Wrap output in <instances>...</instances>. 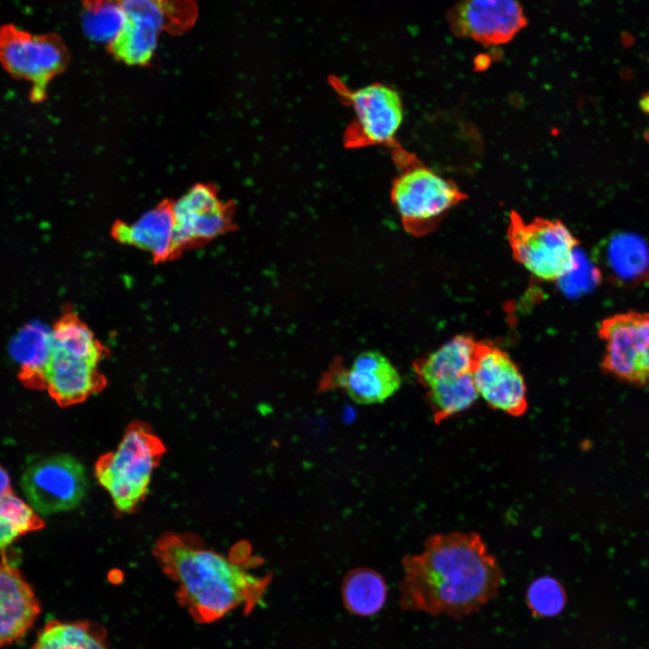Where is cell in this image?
I'll list each match as a JSON object with an SVG mask.
<instances>
[{"instance_id": "cell-1", "label": "cell", "mask_w": 649, "mask_h": 649, "mask_svg": "<svg viewBox=\"0 0 649 649\" xmlns=\"http://www.w3.org/2000/svg\"><path fill=\"white\" fill-rule=\"evenodd\" d=\"M400 606L405 610L462 618L494 599L502 570L476 533L431 535L417 554L405 556Z\"/></svg>"}, {"instance_id": "cell-2", "label": "cell", "mask_w": 649, "mask_h": 649, "mask_svg": "<svg viewBox=\"0 0 649 649\" xmlns=\"http://www.w3.org/2000/svg\"><path fill=\"white\" fill-rule=\"evenodd\" d=\"M238 547L225 556L206 548L190 535L167 533L156 542L153 554L168 578L177 584L176 597L200 624H210L241 608L251 614L262 600L269 574L254 568L261 562Z\"/></svg>"}, {"instance_id": "cell-3", "label": "cell", "mask_w": 649, "mask_h": 649, "mask_svg": "<svg viewBox=\"0 0 649 649\" xmlns=\"http://www.w3.org/2000/svg\"><path fill=\"white\" fill-rule=\"evenodd\" d=\"M85 34L128 66L151 64L163 33L181 35L198 18L197 0H80Z\"/></svg>"}, {"instance_id": "cell-4", "label": "cell", "mask_w": 649, "mask_h": 649, "mask_svg": "<svg viewBox=\"0 0 649 649\" xmlns=\"http://www.w3.org/2000/svg\"><path fill=\"white\" fill-rule=\"evenodd\" d=\"M51 343L43 372V390L60 407L79 404L103 390L106 378L99 363L109 353L72 309L50 327Z\"/></svg>"}, {"instance_id": "cell-5", "label": "cell", "mask_w": 649, "mask_h": 649, "mask_svg": "<svg viewBox=\"0 0 649 649\" xmlns=\"http://www.w3.org/2000/svg\"><path fill=\"white\" fill-rule=\"evenodd\" d=\"M389 151L397 168L391 182V202L407 233L426 235L468 196L455 182L434 172L399 142Z\"/></svg>"}, {"instance_id": "cell-6", "label": "cell", "mask_w": 649, "mask_h": 649, "mask_svg": "<svg viewBox=\"0 0 649 649\" xmlns=\"http://www.w3.org/2000/svg\"><path fill=\"white\" fill-rule=\"evenodd\" d=\"M165 452L162 441L150 426L135 421L127 426L116 449L98 458L96 478L118 512L133 513L144 500Z\"/></svg>"}, {"instance_id": "cell-7", "label": "cell", "mask_w": 649, "mask_h": 649, "mask_svg": "<svg viewBox=\"0 0 649 649\" xmlns=\"http://www.w3.org/2000/svg\"><path fill=\"white\" fill-rule=\"evenodd\" d=\"M507 238L513 259L538 279L558 281L578 268L580 242L558 219L535 217L526 221L513 210Z\"/></svg>"}, {"instance_id": "cell-8", "label": "cell", "mask_w": 649, "mask_h": 649, "mask_svg": "<svg viewBox=\"0 0 649 649\" xmlns=\"http://www.w3.org/2000/svg\"><path fill=\"white\" fill-rule=\"evenodd\" d=\"M69 60L57 33H32L13 23L0 26V65L12 78L30 84L29 97L35 104L47 98L49 85Z\"/></svg>"}, {"instance_id": "cell-9", "label": "cell", "mask_w": 649, "mask_h": 649, "mask_svg": "<svg viewBox=\"0 0 649 649\" xmlns=\"http://www.w3.org/2000/svg\"><path fill=\"white\" fill-rule=\"evenodd\" d=\"M329 83L341 102L354 114L343 133L347 149L383 146L389 150L398 142L396 136L403 121L404 106L396 89L383 83L352 89L335 76L329 78Z\"/></svg>"}, {"instance_id": "cell-10", "label": "cell", "mask_w": 649, "mask_h": 649, "mask_svg": "<svg viewBox=\"0 0 649 649\" xmlns=\"http://www.w3.org/2000/svg\"><path fill=\"white\" fill-rule=\"evenodd\" d=\"M87 486L83 464L67 453L32 462L21 479V487L30 506L44 516L76 508L84 499Z\"/></svg>"}, {"instance_id": "cell-11", "label": "cell", "mask_w": 649, "mask_h": 649, "mask_svg": "<svg viewBox=\"0 0 649 649\" xmlns=\"http://www.w3.org/2000/svg\"><path fill=\"white\" fill-rule=\"evenodd\" d=\"M598 335L605 343L604 372L637 386L649 383V313L608 316L600 322Z\"/></svg>"}, {"instance_id": "cell-12", "label": "cell", "mask_w": 649, "mask_h": 649, "mask_svg": "<svg viewBox=\"0 0 649 649\" xmlns=\"http://www.w3.org/2000/svg\"><path fill=\"white\" fill-rule=\"evenodd\" d=\"M175 245L178 255L236 229L235 204L224 200L212 183H197L173 200Z\"/></svg>"}, {"instance_id": "cell-13", "label": "cell", "mask_w": 649, "mask_h": 649, "mask_svg": "<svg viewBox=\"0 0 649 649\" xmlns=\"http://www.w3.org/2000/svg\"><path fill=\"white\" fill-rule=\"evenodd\" d=\"M472 375L479 396L489 407L512 416L526 412L527 389L523 374L508 353L492 342L477 341Z\"/></svg>"}, {"instance_id": "cell-14", "label": "cell", "mask_w": 649, "mask_h": 649, "mask_svg": "<svg viewBox=\"0 0 649 649\" xmlns=\"http://www.w3.org/2000/svg\"><path fill=\"white\" fill-rule=\"evenodd\" d=\"M447 22L456 37L484 46L507 43L527 24L520 0H460Z\"/></svg>"}, {"instance_id": "cell-15", "label": "cell", "mask_w": 649, "mask_h": 649, "mask_svg": "<svg viewBox=\"0 0 649 649\" xmlns=\"http://www.w3.org/2000/svg\"><path fill=\"white\" fill-rule=\"evenodd\" d=\"M402 379L396 367L381 352H362L349 367L334 361L324 374L318 389H342L354 402L378 404L393 396Z\"/></svg>"}, {"instance_id": "cell-16", "label": "cell", "mask_w": 649, "mask_h": 649, "mask_svg": "<svg viewBox=\"0 0 649 649\" xmlns=\"http://www.w3.org/2000/svg\"><path fill=\"white\" fill-rule=\"evenodd\" d=\"M173 200L165 198L132 223L116 221L111 236L119 243L149 252L155 263L179 257L174 237Z\"/></svg>"}, {"instance_id": "cell-17", "label": "cell", "mask_w": 649, "mask_h": 649, "mask_svg": "<svg viewBox=\"0 0 649 649\" xmlns=\"http://www.w3.org/2000/svg\"><path fill=\"white\" fill-rule=\"evenodd\" d=\"M40 612L39 600L19 570L0 562V646L21 639Z\"/></svg>"}, {"instance_id": "cell-18", "label": "cell", "mask_w": 649, "mask_h": 649, "mask_svg": "<svg viewBox=\"0 0 649 649\" xmlns=\"http://www.w3.org/2000/svg\"><path fill=\"white\" fill-rule=\"evenodd\" d=\"M596 267L612 283L634 287L649 280V245L639 235L620 232L612 233L597 252Z\"/></svg>"}, {"instance_id": "cell-19", "label": "cell", "mask_w": 649, "mask_h": 649, "mask_svg": "<svg viewBox=\"0 0 649 649\" xmlns=\"http://www.w3.org/2000/svg\"><path fill=\"white\" fill-rule=\"evenodd\" d=\"M477 340L469 334H457L434 352L414 361L418 383L425 386L472 373Z\"/></svg>"}, {"instance_id": "cell-20", "label": "cell", "mask_w": 649, "mask_h": 649, "mask_svg": "<svg viewBox=\"0 0 649 649\" xmlns=\"http://www.w3.org/2000/svg\"><path fill=\"white\" fill-rule=\"evenodd\" d=\"M50 343V328L38 322L25 324L12 340L10 352L19 365L18 379L24 387L43 390Z\"/></svg>"}, {"instance_id": "cell-21", "label": "cell", "mask_w": 649, "mask_h": 649, "mask_svg": "<svg viewBox=\"0 0 649 649\" xmlns=\"http://www.w3.org/2000/svg\"><path fill=\"white\" fill-rule=\"evenodd\" d=\"M31 649H108L106 633L89 621L50 620Z\"/></svg>"}, {"instance_id": "cell-22", "label": "cell", "mask_w": 649, "mask_h": 649, "mask_svg": "<svg viewBox=\"0 0 649 649\" xmlns=\"http://www.w3.org/2000/svg\"><path fill=\"white\" fill-rule=\"evenodd\" d=\"M424 388L436 425L471 408L480 397L472 373L436 381Z\"/></svg>"}, {"instance_id": "cell-23", "label": "cell", "mask_w": 649, "mask_h": 649, "mask_svg": "<svg viewBox=\"0 0 649 649\" xmlns=\"http://www.w3.org/2000/svg\"><path fill=\"white\" fill-rule=\"evenodd\" d=\"M388 589L384 579L370 569H356L343 580L342 597L345 608L359 616L378 613L385 604Z\"/></svg>"}, {"instance_id": "cell-24", "label": "cell", "mask_w": 649, "mask_h": 649, "mask_svg": "<svg viewBox=\"0 0 649 649\" xmlns=\"http://www.w3.org/2000/svg\"><path fill=\"white\" fill-rule=\"evenodd\" d=\"M43 526L39 514L12 491L0 496V550L19 536Z\"/></svg>"}, {"instance_id": "cell-25", "label": "cell", "mask_w": 649, "mask_h": 649, "mask_svg": "<svg viewBox=\"0 0 649 649\" xmlns=\"http://www.w3.org/2000/svg\"><path fill=\"white\" fill-rule=\"evenodd\" d=\"M566 601L563 586L551 576L535 579L526 590V604L535 617H555L564 609Z\"/></svg>"}, {"instance_id": "cell-26", "label": "cell", "mask_w": 649, "mask_h": 649, "mask_svg": "<svg viewBox=\"0 0 649 649\" xmlns=\"http://www.w3.org/2000/svg\"><path fill=\"white\" fill-rule=\"evenodd\" d=\"M10 478L6 471L0 465V496L11 492Z\"/></svg>"}]
</instances>
